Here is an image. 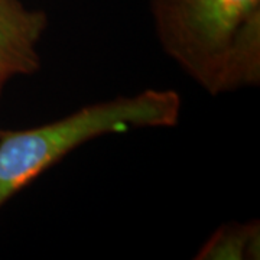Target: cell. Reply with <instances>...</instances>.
<instances>
[{
  "instance_id": "cell-1",
  "label": "cell",
  "mask_w": 260,
  "mask_h": 260,
  "mask_svg": "<svg viewBox=\"0 0 260 260\" xmlns=\"http://www.w3.org/2000/svg\"><path fill=\"white\" fill-rule=\"evenodd\" d=\"M162 49L204 91L260 83V0H150Z\"/></svg>"
},
{
  "instance_id": "cell-2",
  "label": "cell",
  "mask_w": 260,
  "mask_h": 260,
  "mask_svg": "<svg viewBox=\"0 0 260 260\" xmlns=\"http://www.w3.org/2000/svg\"><path fill=\"white\" fill-rule=\"evenodd\" d=\"M174 90H145L129 97L88 104L64 119L0 133V208L48 168L102 135L139 127H172L181 114Z\"/></svg>"
},
{
  "instance_id": "cell-3",
  "label": "cell",
  "mask_w": 260,
  "mask_h": 260,
  "mask_svg": "<svg viewBox=\"0 0 260 260\" xmlns=\"http://www.w3.org/2000/svg\"><path fill=\"white\" fill-rule=\"evenodd\" d=\"M47 26L45 12L26 9L19 0H0V95L13 77L39 70L38 44Z\"/></svg>"
},
{
  "instance_id": "cell-4",
  "label": "cell",
  "mask_w": 260,
  "mask_h": 260,
  "mask_svg": "<svg viewBox=\"0 0 260 260\" xmlns=\"http://www.w3.org/2000/svg\"><path fill=\"white\" fill-rule=\"evenodd\" d=\"M259 221L221 225L197 253L198 260L259 259Z\"/></svg>"
},
{
  "instance_id": "cell-5",
  "label": "cell",
  "mask_w": 260,
  "mask_h": 260,
  "mask_svg": "<svg viewBox=\"0 0 260 260\" xmlns=\"http://www.w3.org/2000/svg\"><path fill=\"white\" fill-rule=\"evenodd\" d=\"M0 133H2V130H0Z\"/></svg>"
}]
</instances>
